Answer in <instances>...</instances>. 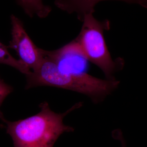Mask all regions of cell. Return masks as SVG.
<instances>
[{"mask_svg":"<svg viewBox=\"0 0 147 147\" xmlns=\"http://www.w3.org/2000/svg\"><path fill=\"white\" fill-rule=\"evenodd\" d=\"M10 19L11 39L7 47L16 51L19 60L31 71H35L43 57L42 49L37 47L31 40L20 19L11 15Z\"/></svg>","mask_w":147,"mask_h":147,"instance_id":"4","label":"cell"},{"mask_svg":"<svg viewBox=\"0 0 147 147\" xmlns=\"http://www.w3.org/2000/svg\"><path fill=\"white\" fill-rule=\"evenodd\" d=\"M42 55L53 61L61 71L65 72H86L87 61L74 41L60 49L48 51L42 49Z\"/></svg>","mask_w":147,"mask_h":147,"instance_id":"5","label":"cell"},{"mask_svg":"<svg viewBox=\"0 0 147 147\" xmlns=\"http://www.w3.org/2000/svg\"><path fill=\"white\" fill-rule=\"evenodd\" d=\"M13 90L10 86L6 84L3 80L0 79V107L5 98ZM3 117L2 113L0 111V119Z\"/></svg>","mask_w":147,"mask_h":147,"instance_id":"8","label":"cell"},{"mask_svg":"<svg viewBox=\"0 0 147 147\" xmlns=\"http://www.w3.org/2000/svg\"><path fill=\"white\" fill-rule=\"evenodd\" d=\"M42 56L36 69L26 75V90L40 86L60 88L85 95L94 103H98L111 94L119 84V81L116 79H100L86 72H63L52 60Z\"/></svg>","mask_w":147,"mask_h":147,"instance_id":"2","label":"cell"},{"mask_svg":"<svg viewBox=\"0 0 147 147\" xmlns=\"http://www.w3.org/2000/svg\"><path fill=\"white\" fill-rule=\"evenodd\" d=\"M8 48L0 42V64L10 66L26 75L31 73V70L23 62L11 56L9 53Z\"/></svg>","mask_w":147,"mask_h":147,"instance_id":"7","label":"cell"},{"mask_svg":"<svg viewBox=\"0 0 147 147\" xmlns=\"http://www.w3.org/2000/svg\"><path fill=\"white\" fill-rule=\"evenodd\" d=\"M113 136L114 139L118 140L120 142L121 147H126V142L124 139L123 135L120 130H115L113 133Z\"/></svg>","mask_w":147,"mask_h":147,"instance_id":"9","label":"cell"},{"mask_svg":"<svg viewBox=\"0 0 147 147\" xmlns=\"http://www.w3.org/2000/svg\"><path fill=\"white\" fill-rule=\"evenodd\" d=\"M17 3L31 17L36 15L40 18H45L52 10L50 6L45 5L41 1H18Z\"/></svg>","mask_w":147,"mask_h":147,"instance_id":"6","label":"cell"},{"mask_svg":"<svg viewBox=\"0 0 147 147\" xmlns=\"http://www.w3.org/2000/svg\"><path fill=\"white\" fill-rule=\"evenodd\" d=\"M94 8L83 11L78 15L83 21L80 33L74 41L88 61L98 67L108 80H114V74L124 66V61L112 59L105 43L104 30L110 28L108 21H98L94 17Z\"/></svg>","mask_w":147,"mask_h":147,"instance_id":"3","label":"cell"},{"mask_svg":"<svg viewBox=\"0 0 147 147\" xmlns=\"http://www.w3.org/2000/svg\"><path fill=\"white\" fill-rule=\"evenodd\" d=\"M83 105V102H77L65 113H57L44 101L39 105V113L34 115L13 122L4 116L1 119L6 124L7 133L12 138L14 147H53L62 134L74 131L73 127L64 124L63 119Z\"/></svg>","mask_w":147,"mask_h":147,"instance_id":"1","label":"cell"}]
</instances>
